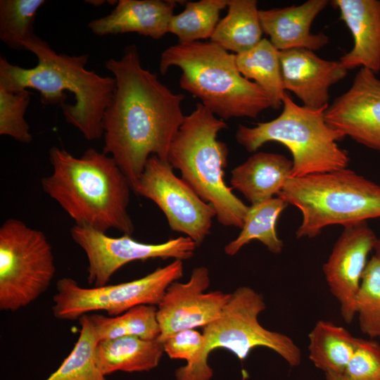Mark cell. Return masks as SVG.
Listing matches in <instances>:
<instances>
[{"instance_id":"d590c367","label":"cell","mask_w":380,"mask_h":380,"mask_svg":"<svg viewBox=\"0 0 380 380\" xmlns=\"http://www.w3.org/2000/svg\"><path fill=\"white\" fill-rule=\"evenodd\" d=\"M326 378L327 380H336L334 376L330 375H326Z\"/></svg>"},{"instance_id":"7a4b0ae2","label":"cell","mask_w":380,"mask_h":380,"mask_svg":"<svg viewBox=\"0 0 380 380\" xmlns=\"http://www.w3.org/2000/svg\"><path fill=\"white\" fill-rule=\"evenodd\" d=\"M37 58L32 68H24L0 57V88L8 91L33 89L44 105L58 104L68 124L89 141L103 137L102 119L115 87L113 77L86 69L87 53L70 56L56 52L34 34L23 44Z\"/></svg>"},{"instance_id":"8992f818","label":"cell","mask_w":380,"mask_h":380,"mask_svg":"<svg viewBox=\"0 0 380 380\" xmlns=\"http://www.w3.org/2000/svg\"><path fill=\"white\" fill-rule=\"evenodd\" d=\"M278 196L302 214L297 238L315 237L329 225L380 217V185L347 167L291 177Z\"/></svg>"},{"instance_id":"f1b7e54d","label":"cell","mask_w":380,"mask_h":380,"mask_svg":"<svg viewBox=\"0 0 380 380\" xmlns=\"http://www.w3.org/2000/svg\"><path fill=\"white\" fill-rule=\"evenodd\" d=\"M170 358L184 359L187 363L176 372L177 380H210L213 370L203 357L205 340L195 329L179 331L162 342Z\"/></svg>"},{"instance_id":"30bf717a","label":"cell","mask_w":380,"mask_h":380,"mask_svg":"<svg viewBox=\"0 0 380 380\" xmlns=\"http://www.w3.org/2000/svg\"><path fill=\"white\" fill-rule=\"evenodd\" d=\"M265 309L261 294L248 286H240L231 293L220 317L203 327V359L217 348L230 350L245 360L256 347L272 350L291 366L299 365L301 352L288 336L262 327L259 315Z\"/></svg>"},{"instance_id":"9a60e30c","label":"cell","mask_w":380,"mask_h":380,"mask_svg":"<svg viewBox=\"0 0 380 380\" xmlns=\"http://www.w3.org/2000/svg\"><path fill=\"white\" fill-rule=\"evenodd\" d=\"M324 118L345 137L380 152V79L376 74L361 68L349 89L328 106Z\"/></svg>"},{"instance_id":"ba28073f","label":"cell","mask_w":380,"mask_h":380,"mask_svg":"<svg viewBox=\"0 0 380 380\" xmlns=\"http://www.w3.org/2000/svg\"><path fill=\"white\" fill-rule=\"evenodd\" d=\"M56 273L44 233L9 218L0 227V309L17 311L50 286Z\"/></svg>"},{"instance_id":"5bb4252c","label":"cell","mask_w":380,"mask_h":380,"mask_svg":"<svg viewBox=\"0 0 380 380\" xmlns=\"http://www.w3.org/2000/svg\"><path fill=\"white\" fill-rule=\"evenodd\" d=\"M377 240L367 222L345 227L323 266L330 292L338 300L346 323H350L355 316L356 296L368 255Z\"/></svg>"},{"instance_id":"f546056e","label":"cell","mask_w":380,"mask_h":380,"mask_svg":"<svg viewBox=\"0 0 380 380\" xmlns=\"http://www.w3.org/2000/svg\"><path fill=\"white\" fill-rule=\"evenodd\" d=\"M44 0H1L0 39L8 48L24 50L23 44L34 34V24Z\"/></svg>"},{"instance_id":"e575fe53","label":"cell","mask_w":380,"mask_h":380,"mask_svg":"<svg viewBox=\"0 0 380 380\" xmlns=\"http://www.w3.org/2000/svg\"><path fill=\"white\" fill-rule=\"evenodd\" d=\"M86 2H87L88 4H92L95 6H101L102 4H103L106 1H100V0H93V1H86Z\"/></svg>"},{"instance_id":"5b68a950","label":"cell","mask_w":380,"mask_h":380,"mask_svg":"<svg viewBox=\"0 0 380 380\" xmlns=\"http://www.w3.org/2000/svg\"><path fill=\"white\" fill-rule=\"evenodd\" d=\"M227 124L202 103L184 117L170 148L168 163L182 179L215 210L219 223L241 229L249 206L224 182L229 149L217 139Z\"/></svg>"},{"instance_id":"7402d4cb","label":"cell","mask_w":380,"mask_h":380,"mask_svg":"<svg viewBox=\"0 0 380 380\" xmlns=\"http://www.w3.org/2000/svg\"><path fill=\"white\" fill-rule=\"evenodd\" d=\"M257 4L255 0H227V13L217 23L211 42L235 54L255 47L263 33Z\"/></svg>"},{"instance_id":"44dd1931","label":"cell","mask_w":380,"mask_h":380,"mask_svg":"<svg viewBox=\"0 0 380 380\" xmlns=\"http://www.w3.org/2000/svg\"><path fill=\"white\" fill-rule=\"evenodd\" d=\"M163 343L137 336H123L100 341L96 357L102 373L149 371L159 364L164 353Z\"/></svg>"},{"instance_id":"836d02e7","label":"cell","mask_w":380,"mask_h":380,"mask_svg":"<svg viewBox=\"0 0 380 380\" xmlns=\"http://www.w3.org/2000/svg\"><path fill=\"white\" fill-rule=\"evenodd\" d=\"M374 251L375 253L374 255L380 260V239H378Z\"/></svg>"},{"instance_id":"7c38bea8","label":"cell","mask_w":380,"mask_h":380,"mask_svg":"<svg viewBox=\"0 0 380 380\" xmlns=\"http://www.w3.org/2000/svg\"><path fill=\"white\" fill-rule=\"evenodd\" d=\"M70 232L72 240L86 254L87 281L94 286L106 285L113 274L129 262L153 258L188 260L193 257L197 247L191 239L182 236L155 244L138 241L129 234L111 237L76 224Z\"/></svg>"},{"instance_id":"4dcf8cb0","label":"cell","mask_w":380,"mask_h":380,"mask_svg":"<svg viewBox=\"0 0 380 380\" xmlns=\"http://www.w3.org/2000/svg\"><path fill=\"white\" fill-rule=\"evenodd\" d=\"M355 316L362 334L380 339V260L368 261L355 300Z\"/></svg>"},{"instance_id":"603a6c76","label":"cell","mask_w":380,"mask_h":380,"mask_svg":"<svg viewBox=\"0 0 380 380\" xmlns=\"http://www.w3.org/2000/svg\"><path fill=\"white\" fill-rule=\"evenodd\" d=\"M309 357L325 374L341 375L353 356L359 338L344 327L318 321L309 336Z\"/></svg>"},{"instance_id":"83f0119b","label":"cell","mask_w":380,"mask_h":380,"mask_svg":"<svg viewBox=\"0 0 380 380\" xmlns=\"http://www.w3.org/2000/svg\"><path fill=\"white\" fill-rule=\"evenodd\" d=\"M227 6V0L189 1L182 12L171 18L168 32L177 37L178 43L211 38L219 23L220 13Z\"/></svg>"},{"instance_id":"8fae6325","label":"cell","mask_w":380,"mask_h":380,"mask_svg":"<svg viewBox=\"0 0 380 380\" xmlns=\"http://www.w3.org/2000/svg\"><path fill=\"white\" fill-rule=\"evenodd\" d=\"M172 169L168 162L151 156L134 191L162 210L172 231L184 234L199 246L210 232L215 210Z\"/></svg>"},{"instance_id":"ffe728a7","label":"cell","mask_w":380,"mask_h":380,"mask_svg":"<svg viewBox=\"0 0 380 380\" xmlns=\"http://www.w3.org/2000/svg\"><path fill=\"white\" fill-rule=\"evenodd\" d=\"M293 163L286 156L259 152L232 170V188L254 204L280 194L291 177Z\"/></svg>"},{"instance_id":"4fadbf2b","label":"cell","mask_w":380,"mask_h":380,"mask_svg":"<svg viewBox=\"0 0 380 380\" xmlns=\"http://www.w3.org/2000/svg\"><path fill=\"white\" fill-rule=\"evenodd\" d=\"M209 285L208 268L198 267L187 282L174 281L168 286L157 307L158 341L181 331L205 327L220 317L231 293H205Z\"/></svg>"},{"instance_id":"d4e9b609","label":"cell","mask_w":380,"mask_h":380,"mask_svg":"<svg viewBox=\"0 0 380 380\" xmlns=\"http://www.w3.org/2000/svg\"><path fill=\"white\" fill-rule=\"evenodd\" d=\"M287 205L279 196L251 204L241 232L235 239L225 246L224 253L228 255H234L243 246L253 240H258L271 253H280L284 244L277 236L276 224Z\"/></svg>"},{"instance_id":"52a82bcc","label":"cell","mask_w":380,"mask_h":380,"mask_svg":"<svg viewBox=\"0 0 380 380\" xmlns=\"http://www.w3.org/2000/svg\"><path fill=\"white\" fill-rule=\"evenodd\" d=\"M280 115L250 127L239 125L238 143L254 152L268 141L285 146L293 159L291 177L323 173L347 167L349 157L337 144L345 137L327 123V108L312 109L296 104L285 93Z\"/></svg>"},{"instance_id":"2e32d148","label":"cell","mask_w":380,"mask_h":380,"mask_svg":"<svg viewBox=\"0 0 380 380\" xmlns=\"http://www.w3.org/2000/svg\"><path fill=\"white\" fill-rule=\"evenodd\" d=\"M284 90L291 91L312 109L329 106V89L343 79L348 70L339 61L317 56L313 51L293 49L279 51Z\"/></svg>"},{"instance_id":"d6a6232c","label":"cell","mask_w":380,"mask_h":380,"mask_svg":"<svg viewBox=\"0 0 380 380\" xmlns=\"http://www.w3.org/2000/svg\"><path fill=\"white\" fill-rule=\"evenodd\" d=\"M336 380H380V343L358 338L355 350L341 375L330 374Z\"/></svg>"},{"instance_id":"277c9868","label":"cell","mask_w":380,"mask_h":380,"mask_svg":"<svg viewBox=\"0 0 380 380\" xmlns=\"http://www.w3.org/2000/svg\"><path fill=\"white\" fill-rule=\"evenodd\" d=\"M182 70V89L199 99L215 116L256 118L270 103L263 90L239 72L235 54L213 42L177 43L160 56L159 70Z\"/></svg>"},{"instance_id":"d6986e66","label":"cell","mask_w":380,"mask_h":380,"mask_svg":"<svg viewBox=\"0 0 380 380\" xmlns=\"http://www.w3.org/2000/svg\"><path fill=\"white\" fill-rule=\"evenodd\" d=\"M176 1L171 0H119L107 15L87 25L94 34L102 37L136 32L155 39L168 32Z\"/></svg>"},{"instance_id":"ac0fdd59","label":"cell","mask_w":380,"mask_h":380,"mask_svg":"<svg viewBox=\"0 0 380 380\" xmlns=\"http://www.w3.org/2000/svg\"><path fill=\"white\" fill-rule=\"evenodd\" d=\"M341 19L353 38L352 49L339 62L347 70L361 67L377 74L380 71V1L334 0Z\"/></svg>"},{"instance_id":"9c48e42d","label":"cell","mask_w":380,"mask_h":380,"mask_svg":"<svg viewBox=\"0 0 380 380\" xmlns=\"http://www.w3.org/2000/svg\"><path fill=\"white\" fill-rule=\"evenodd\" d=\"M182 274V260H175L141 278L115 285L84 288L64 277L56 283L53 314L57 319L75 320L92 311L115 317L137 305H158L168 286Z\"/></svg>"},{"instance_id":"cb8c5ba5","label":"cell","mask_w":380,"mask_h":380,"mask_svg":"<svg viewBox=\"0 0 380 380\" xmlns=\"http://www.w3.org/2000/svg\"><path fill=\"white\" fill-rule=\"evenodd\" d=\"M236 63L241 74L255 82L265 93L270 108L278 110L285 94L279 51L270 40L262 39L253 49L235 54Z\"/></svg>"},{"instance_id":"484cf974","label":"cell","mask_w":380,"mask_h":380,"mask_svg":"<svg viewBox=\"0 0 380 380\" xmlns=\"http://www.w3.org/2000/svg\"><path fill=\"white\" fill-rule=\"evenodd\" d=\"M88 317L95 328L99 341L123 336L156 340L160 334L155 305H137L115 317H108L101 315Z\"/></svg>"},{"instance_id":"e0dca14e","label":"cell","mask_w":380,"mask_h":380,"mask_svg":"<svg viewBox=\"0 0 380 380\" xmlns=\"http://www.w3.org/2000/svg\"><path fill=\"white\" fill-rule=\"evenodd\" d=\"M328 4L327 0H308L298 6L260 10L262 31L279 51L293 49L319 50L329 42V38L322 32L311 33L310 27Z\"/></svg>"},{"instance_id":"4316f807","label":"cell","mask_w":380,"mask_h":380,"mask_svg":"<svg viewBox=\"0 0 380 380\" xmlns=\"http://www.w3.org/2000/svg\"><path fill=\"white\" fill-rule=\"evenodd\" d=\"M79 319L81 329L72 351L45 380H106L97 362L95 328L87 315Z\"/></svg>"},{"instance_id":"1f68e13d","label":"cell","mask_w":380,"mask_h":380,"mask_svg":"<svg viewBox=\"0 0 380 380\" xmlns=\"http://www.w3.org/2000/svg\"><path fill=\"white\" fill-rule=\"evenodd\" d=\"M31 100L27 89L8 91L0 88V134L30 144L33 137L25 115Z\"/></svg>"},{"instance_id":"6da1fadb","label":"cell","mask_w":380,"mask_h":380,"mask_svg":"<svg viewBox=\"0 0 380 380\" xmlns=\"http://www.w3.org/2000/svg\"><path fill=\"white\" fill-rule=\"evenodd\" d=\"M115 87L102 119L103 153L111 156L134 191L148 159L168 162L171 144L185 115L184 96L143 68L138 49L129 45L118 59L105 62Z\"/></svg>"},{"instance_id":"3957f363","label":"cell","mask_w":380,"mask_h":380,"mask_svg":"<svg viewBox=\"0 0 380 380\" xmlns=\"http://www.w3.org/2000/svg\"><path fill=\"white\" fill-rule=\"evenodd\" d=\"M49 155L52 172L42 178V189L75 224L104 233L111 229L133 233L128 213L132 189L111 156L89 148L75 157L57 146Z\"/></svg>"}]
</instances>
